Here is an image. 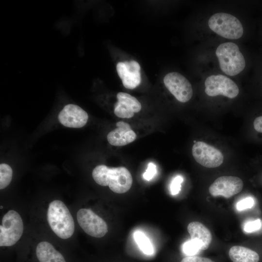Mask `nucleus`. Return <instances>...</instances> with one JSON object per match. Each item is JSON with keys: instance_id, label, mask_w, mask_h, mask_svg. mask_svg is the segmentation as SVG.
Wrapping results in <instances>:
<instances>
[{"instance_id": "15", "label": "nucleus", "mask_w": 262, "mask_h": 262, "mask_svg": "<svg viewBox=\"0 0 262 262\" xmlns=\"http://www.w3.org/2000/svg\"><path fill=\"white\" fill-rule=\"evenodd\" d=\"M187 230L191 239L199 244L201 250H205L209 247L212 240V235L210 231L203 224L197 221L192 222L188 224Z\"/></svg>"}, {"instance_id": "3", "label": "nucleus", "mask_w": 262, "mask_h": 262, "mask_svg": "<svg viewBox=\"0 0 262 262\" xmlns=\"http://www.w3.org/2000/svg\"><path fill=\"white\" fill-rule=\"evenodd\" d=\"M221 70L233 76L242 72L246 67L244 55L237 44L229 42L221 44L215 51Z\"/></svg>"}, {"instance_id": "21", "label": "nucleus", "mask_w": 262, "mask_h": 262, "mask_svg": "<svg viewBox=\"0 0 262 262\" xmlns=\"http://www.w3.org/2000/svg\"><path fill=\"white\" fill-rule=\"evenodd\" d=\"M183 181V177L180 175L176 176L172 180L170 184V192L172 195H176L181 190V183Z\"/></svg>"}, {"instance_id": "4", "label": "nucleus", "mask_w": 262, "mask_h": 262, "mask_svg": "<svg viewBox=\"0 0 262 262\" xmlns=\"http://www.w3.org/2000/svg\"><path fill=\"white\" fill-rule=\"evenodd\" d=\"M208 25L213 32L227 39H239L244 33V28L239 20L228 13L213 14L208 20Z\"/></svg>"}, {"instance_id": "2", "label": "nucleus", "mask_w": 262, "mask_h": 262, "mask_svg": "<svg viewBox=\"0 0 262 262\" xmlns=\"http://www.w3.org/2000/svg\"><path fill=\"white\" fill-rule=\"evenodd\" d=\"M47 220L50 228L59 237L66 239L73 235L74 221L69 210L62 201L54 200L49 204Z\"/></svg>"}, {"instance_id": "18", "label": "nucleus", "mask_w": 262, "mask_h": 262, "mask_svg": "<svg viewBox=\"0 0 262 262\" xmlns=\"http://www.w3.org/2000/svg\"><path fill=\"white\" fill-rule=\"evenodd\" d=\"M133 238L140 249L145 254L154 253L153 246L149 238L143 232L137 230L134 232Z\"/></svg>"}, {"instance_id": "19", "label": "nucleus", "mask_w": 262, "mask_h": 262, "mask_svg": "<svg viewBox=\"0 0 262 262\" xmlns=\"http://www.w3.org/2000/svg\"><path fill=\"white\" fill-rule=\"evenodd\" d=\"M13 170L10 165L6 164H0V189L6 188L11 181Z\"/></svg>"}, {"instance_id": "22", "label": "nucleus", "mask_w": 262, "mask_h": 262, "mask_svg": "<svg viewBox=\"0 0 262 262\" xmlns=\"http://www.w3.org/2000/svg\"><path fill=\"white\" fill-rule=\"evenodd\" d=\"M262 225V223L260 219L249 221L244 225V230L247 233H251L259 230Z\"/></svg>"}, {"instance_id": "14", "label": "nucleus", "mask_w": 262, "mask_h": 262, "mask_svg": "<svg viewBox=\"0 0 262 262\" xmlns=\"http://www.w3.org/2000/svg\"><path fill=\"white\" fill-rule=\"evenodd\" d=\"M117 128L107 134L108 142L114 146H123L128 145L136 138V134L131 129L130 125L124 121L116 124Z\"/></svg>"}, {"instance_id": "6", "label": "nucleus", "mask_w": 262, "mask_h": 262, "mask_svg": "<svg viewBox=\"0 0 262 262\" xmlns=\"http://www.w3.org/2000/svg\"><path fill=\"white\" fill-rule=\"evenodd\" d=\"M205 92L210 97L222 95L229 98L237 96L239 89L237 84L228 77L221 75H212L205 81Z\"/></svg>"}, {"instance_id": "13", "label": "nucleus", "mask_w": 262, "mask_h": 262, "mask_svg": "<svg viewBox=\"0 0 262 262\" xmlns=\"http://www.w3.org/2000/svg\"><path fill=\"white\" fill-rule=\"evenodd\" d=\"M116 98L117 101L115 104L114 111L115 115L120 118H131L141 110L140 102L128 93L119 92Z\"/></svg>"}, {"instance_id": "23", "label": "nucleus", "mask_w": 262, "mask_h": 262, "mask_svg": "<svg viewBox=\"0 0 262 262\" xmlns=\"http://www.w3.org/2000/svg\"><path fill=\"white\" fill-rule=\"evenodd\" d=\"M254 205V200L252 197H246L236 204V209L239 211L251 208Z\"/></svg>"}, {"instance_id": "5", "label": "nucleus", "mask_w": 262, "mask_h": 262, "mask_svg": "<svg viewBox=\"0 0 262 262\" xmlns=\"http://www.w3.org/2000/svg\"><path fill=\"white\" fill-rule=\"evenodd\" d=\"M23 231V223L19 214L11 210L6 213L0 226V246H10L21 238Z\"/></svg>"}, {"instance_id": "10", "label": "nucleus", "mask_w": 262, "mask_h": 262, "mask_svg": "<svg viewBox=\"0 0 262 262\" xmlns=\"http://www.w3.org/2000/svg\"><path fill=\"white\" fill-rule=\"evenodd\" d=\"M243 187L242 180L234 176H221L210 185L209 192L214 196L229 198L240 192Z\"/></svg>"}, {"instance_id": "20", "label": "nucleus", "mask_w": 262, "mask_h": 262, "mask_svg": "<svg viewBox=\"0 0 262 262\" xmlns=\"http://www.w3.org/2000/svg\"><path fill=\"white\" fill-rule=\"evenodd\" d=\"M182 249L184 253L188 256H195L201 250L199 244L191 239L183 244Z\"/></svg>"}, {"instance_id": "24", "label": "nucleus", "mask_w": 262, "mask_h": 262, "mask_svg": "<svg viewBox=\"0 0 262 262\" xmlns=\"http://www.w3.org/2000/svg\"><path fill=\"white\" fill-rule=\"evenodd\" d=\"M157 173L156 166L153 163H149L145 172L143 174V178L147 180H151Z\"/></svg>"}, {"instance_id": "12", "label": "nucleus", "mask_w": 262, "mask_h": 262, "mask_svg": "<svg viewBox=\"0 0 262 262\" xmlns=\"http://www.w3.org/2000/svg\"><path fill=\"white\" fill-rule=\"evenodd\" d=\"M58 118L60 123L66 127L80 128L85 125L88 115L80 106L69 104L60 112Z\"/></svg>"}, {"instance_id": "17", "label": "nucleus", "mask_w": 262, "mask_h": 262, "mask_svg": "<svg viewBox=\"0 0 262 262\" xmlns=\"http://www.w3.org/2000/svg\"><path fill=\"white\" fill-rule=\"evenodd\" d=\"M229 256L233 262H258L260 260L259 255L256 251L239 246L231 247Z\"/></svg>"}, {"instance_id": "7", "label": "nucleus", "mask_w": 262, "mask_h": 262, "mask_svg": "<svg viewBox=\"0 0 262 262\" xmlns=\"http://www.w3.org/2000/svg\"><path fill=\"white\" fill-rule=\"evenodd\" d=\"M77 221L84 232L89 235L100 238L108 232L106 222L89 209H81L77 213Z\"/></svg>"}, {"instance_id": "27", "label": "nucleus", "mask_w": 262, "mask_h": 262, "mask_svg": "<svg viewBox=\"0 0 262 262\" xmlns=\"http://www.w3.org/2000/svg\"><path fill=\"white\" fill-rule=\"evenodd\" d=\"M3 207L2 206H0V209L2 208Z\"/></svg>"}, {"instance_id": "11", "label": "nucleus", "mask_w": 262, "mask_h": 262, "mask_svg": "<svg viewBox=\"0 0 262 262\" xmlns=\"http://www.w3.org/2000/svg\"><path fill=\"white\" fill-rule=\"evenodd\" d=\"M116 69L125 88L133 89L140 85L141 82V67L137 61L119 62L116 65Z\"/></svg>"}, {"instance_id": "16", "label": "nucleus", "mask_w": 262, "mask_h": 262, "mask_svg": "<svg viewBox=\"0 0 262 262\" xmlns=\"http://www.w3.org/2000/svg\"><path fill=\"white\" fill-rule=\"evenodd\" d=\"M36 254L40 262H66L62 254L48 242H41L37 245Z\"/></svg>"}, {"instance_id": "25", "label": "nucleus", "mask_w": 262, "mask_h": 262, "mask_svg": "<svg viewBox=\"0 0 262 262\" xmlns=\"http://www.w3.org/2000/svg\"><path fill=\"white\" fill-rule=\"evenodd\" d=\"M180 262H214L210 258L198 256H187L183 258Z\"/></svg>"}, {"instance_id": "8", "label": "nucleus", "mask_w": 262, "mask_h": 262, "mask_svg": "<svg viewBox=\"0 0 262 262\" xmlns=\"http://www.w3.org/2000/svg\"><path fill=\"white\" fill-rule=\"evenodd\" d=\"M164 83L168 91L180 102H186L193 96V89L189 81L182 75L171 72L164 78Z\"/></svg>"}, {"instance_id": "1", "label": "nucleus", "mask_w": 262, "mask_h": 262, "mask_svg": "<svg viewBox=\"0 0 262 262\" xmlns=\"http://www.w3.org/2000/svg\"><path fill=\"white\" fill-rule=\"evenodd\" d=\"M92 177L98 184L108 186L113 192L123 194L128 192L132 184L130 171L123 166L110 167L104 164L97 166L92 171Z\"/></svg>"}, {"instance_id": "9", "label": "nucleus", "mask_w": 262, "mask_h": 262, "mask_svg": "<svg viewBox=\"0 0 262 262\" xmlns=\"http://www.w3.org/2000/svg\"><path fill=\"white\" fill-rule=\"evenodd\" d=\"M192 152L196 161L206 167H218L224 161V156L218 149L204 142H196L192 147Z\"/></svg>"}, {"instance_id": "26", "label": "nucleus", "mask_w": 262, "mask_h": 262, "mask_svg": "<svg viewBox=\"0 0 262 262\" xmlns=\"http://www.w3.org/2000/svg\"><path fill=\"white\" fill-rule=\"evenodd\" d=\"M253 125L257 131L262 133V116H258L255 118Z\"/></svg>"}]
</instances>
